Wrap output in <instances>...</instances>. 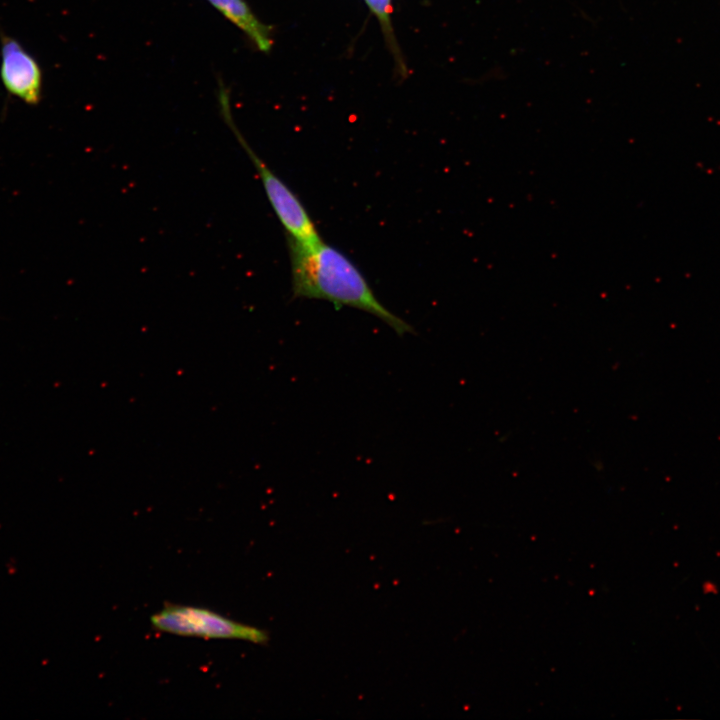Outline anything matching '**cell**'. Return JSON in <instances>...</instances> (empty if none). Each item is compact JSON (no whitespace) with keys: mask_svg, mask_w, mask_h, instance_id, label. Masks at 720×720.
<instances>
[{"mask_svg":"<svg viewBox=\"0 0 720 720\" xmlns=\"http://www.w3.org/2000/svg\"><path fill=\"white\" fill-rule=\"evenodd\" d=\"M286 240L295 298L327 300L337 309L353 307L379 318L399 336L415 334L409 323L379 301L363 273L338 248L323 240Z\"/></svg>","mask_w":720,"mask_h":720,"instance_id":"obj_1","label":"cell"},{"mask_svg":"<svg viewBox=\"0 0 720 720\" xmlns=\"http://www.w3.org/2000/svg\"><path fill=\"white\" fill-rule=\"evenodd\" d=\"M219 104L223 119L255 167L268 201L285 229L286 237L306 244L322 240L299 197L270 169L238 130L232 117L229 95L224 87L219 89Z\"/></svg>","mask_w":720,"mask_h":720,"instance_id":"obj_2","label":"cell"},{"mask_svg":"<svg viewBox=\"0 0 720 720\" xmlns=\"http://www.w3.org/2000/svg\"><path fill=\"white\" fill-rule=\"evenodd\" d=\"M152 626L161 631L182 636L207 639H238L254 644L269 642L267 631L239 623L211 610L187 606L166 605L150 618Z\"/></svg>","mask_w":720,"mask_h":720,"instance_id":"obj_3","label":"cell"},{"mask_svg":"<svg viewBox=\"0 0 720 720\" xmlns=\"http://www.w3.org/2000/svg\"><path fill=\"white\" fill-rule=\"evenodd\" d=\"M0 40V78L5 90L27 105H38L43 90L40 64L17 39L2 33Z\"/></svg>","mask_w":720,"mask_h":720,"instance_id":"obj_4","label":"cell"},{"mask_svg":"<svg viewBox=\"0 0 720 720\" xmlns=\"http://www.w3.org/2000/svg\"><path fill=\"white\" fill-rule=\"evenodd\" d=\"M207 1L245 33L260 51L268 52L271 49V27L258 20L245 0Z\"/></svg>","mask_w":720,"mask_h":720,"instance_id":"obj_5","label":"cell"},{"mask_svg":"<svg viewBox=\"0 0 720 720\" xmlns=\"http://www.w3.org/2000/svg\"><path fill=\"white\" fill-rule=\"evenodd\" d=\"M370 8L375 12L386 28L390 29L389 13L390 0H366Z\"/></svg>","mask_w":720,"mask_h":720,"instance_id":"obj_6","label":"cell"}]
</instances>
